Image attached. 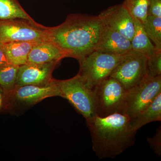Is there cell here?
I'll return each instance as SVG.
<instances>
[{
    "label": "cell",
    "mask_w": 161,
    "mask_h": 161,
    "mask_svg": "<svg viewBox=\"0 0 161 161\" xmlns=\"http://www.w3.org/2000/svg\"><path fill=\"white\" fill-rule=\"evenodd\" d=\"M104 25L97 16L73 14L60 25L48 27L47 40L79 61L95 51Z\"/></svg>",
    "instance_id": "cell-1"
},
{
    "label": "cell",
    "mask_w": 161,
    "mask_h": 161,
    "mask_svg": "<svg viewBox=\"0 0 161 161\" xmlns=\"http://www.w3.org/2000/svg\"><path fill=\"white\" fill-rule=\"evenodd\" d=\"M86 122L92 148L99 159L114 158L135 143L136 132L132 130L130 118L125 114L96 115Z\"/></svg>",
    "instance_id": "cell-2"
},
{
    "label": "cell",
    "mask_w": 161,
    "mask_h": 161,
    "mask_svg": "<svg viewBox=\"0 0 161 161\" xmlns=\"http://www.w3.org/2000/svg\"><path fill=\"white\" fill-rule=\"evenodd\" d=\"M56 96L60 97V92L58 80L53 78L44 84L15 87L6 94L5 108L19 115L41 101Z\"/></svg>",
    "instance_id": "cell-3"
},
{
    "label": "cell",
    "mask_w": 161,
    "mask_h": 161,
    "mask_svg": "<svg viewBox=\"0 0 161 161\" xmlns=\"http://www.w3.org/2000/svg\"><path fill=\"white\" fill-rule=\"evenodd\" d=\"M58 82L60 97L67 100L86 121L97 115L94 90L86 86L80 75Z\"/></svg>",
    "instance_id": "cell-4"
},
{
    "label": "cell",
    "mask_w": 161,
    "mask_h": 161,
    "mask_svg": "<svg viewBox=\"0 0 161 161\" xmlns=\"http://www.w3.org/2000/svg\"><path fill=\"white\" fill-rule=\"evenodd\" d=\"M125 56L94 51L79 60L80 69L78 75L82 78L86 86L93 90L110 77Z\"/></svg>",
    "instance_id": "cell-5"
},
{
    "label": "cell",
    "mask_w": 161,
    "mask_h": 161,
    "mask_svg": "<svg viewBox=\"0 0 161 161\" xmlns=\"http://www.w3.org/2000/svg\"><path fill=\"white\" fill-rule=\"evenodd\" d=\"M93 90L98 116L103 117L115 113L124 114L127 91L118 80L109 77Z\"/></svg>",
    "instance_id": "cell-6"
},
{
    "label": "cell",
    "mask_w": 161,
    "mask_h": 161,
    "mask_svg": "<svg viewBox=\"0 0 161 161\" xmlns=\"http://www.w3.org/2000/svg\"><path fill=\"white\" fill-rule=\"evenodd\" d=\"M48 27L36 21L24 19L0 21V44L18 41L39 42L47 40Z\"/></svg>",
    "instance_id": "cell-7"
},
{
    "label": "cell",
    "mask_w": 161,
    "mask_h": 161,
    "mask_svg": "<svg viewBox=\"0 0 161 161\" xmlns=\"http://www.w3.org/2000/svg\"><path fill=\"white\" fill-rule=\"evenodd\" d=\"M161 93V76L146 75L137 85L127 91L124 114L133 118L145 109Z\"/></svg>",
    "instance_id": "cell-8"
},
{
    "label": "cell",
    "mask_w": 161,
    "mask_h": 161,
    "mask_svg": "<svg viewBox=\"0 0 161 161\" xmlns=\"http://www.w3.org/2000/svg\"><path fill=\"white\" fill-rule=\"evenodd\" d=\"M147 57L134 51L126 55L110 77L118 80L127 91L131 89L147 75Z\"/></svg>",
    "instance_id": "cell-9"
},
{
    "label": "cell",
    "mask_w": 161,
    "mask_h": 161,
    "mask_svg": "<svg viewBox=\"0 0 161 161\" xmlns=\"http://www.w3.org/2000/svg\"><path fill=\"white\" fill-rule=\"evenodd\" d=\"M104 26L118 32L131 41L135 32V21L122 3L110 6L98 15Z\"/></svg>",
    "instance_id": "cell-10"
},
{
    "label": "cell",
    "mask_w": 161,
    "mask_h": 161,
    "mask_svg": "<svg viewBox=\"0 0 161 161\" xmlns=\"http://www.w3.org/2000/svg\"><path fill=\"white\" fill-rule=\"evenodd\" d=\"M60 60L40 64H26L18 71L16 87L44 84L51 80L52 74Z\"/></svg>",
    "instance_id": "cell-11"
},
{
    "label": "cell",
    "mask_w": 161,
    "mask_h": 161,
    "mask_svg": "<svg viewBox=\"0 0 161 161\" xmlns=\"http://www.w3.org/2000/svg\"><path fill=\"white\" fill-rule=\"evenodd\" d=\"M95 50L117 55L132 51L131 41L118 32L104 25Z\"/></svg>",
    "instance_id": "cell-12"
},
{
    "label": "cell",
    "mask_w": 161,
    "mask_h": 161,
    "mask_svg": "<svg viewBox=\"0 0 161 161\" xmlns=\"http://www.w3.org/2000/svg\"><path fill=\"white\" fill-rule=\"evenodd\" d=\"M66 55L58 46L49 40L37 42L30 52L26 64H40L60 60Z\"/></svg>",
    "instance_id": "cell-13"
},
{
    "label": "cell",
    "mask_w": 161,
    "mask_h": 161,
    "mask_svg": "<svg viewBox=\"0 0 161 161\" xmlns=\"http://www.w3.org/2000/svg\"><path fill=\"white\" fill-rule=\"evenodd\" d=\"M130 119L131 128L135 132L147 124L154 121H161V93L145 109Z\"/></svg>",
    "instance_id": "cell-14"
},
{
    "label": "cell",
    "mask_w": 161,
    "mask_h": 161,
    "mask_svg": "<svg viewBox=\"0 0 161 161\" xmlns=\"http://www.w3.org/2000/svg\"><path fill=\"white\" fill-rule=\"evenodd\" d=\"M37 42L18 41L2 44L9 63L21 66L26 64L30 52Z\"/></svg>",
    "instance_id": "cell-15"
},
{
    "label": "cell",
    "mask_w": 161,
    "mask_h": 161,
    "mask_svg": "<svg viewBox=\"0 0 161 161\" xmlns=\"http://www.w3.org/2000/svg\"><path fill=\"white\" fill-rule=\"evenodd\" d=\"M134 19L135 32L131 41L132 51L148 58L153 54L157 49L147 36L142 24L138 20Z\"/></svg>",
    "instance_id": "cell-16"
},
{
    "label": "cell",
    "mask_w": 161,
    "mask_h": 161,
    "mask_svg": "<svg viewBox=\"0 0 161 161\" xmlns=\"http://www.w3.org/2000/svg\"><path fill=\"white\" fill-rule=\"evenodd\" d=\"M19 19L35 21L23 9L19 0H0V21Z\"/></svg>",
    "instance_id": "cell-17"
},
{
    "label": "cell",
    "mask_w": 161,
    "mask_h": 161,
    "mask_svg": "<svg viewBox=\"0 0 161 161\" xmlns=\"http://www.w3.org/2000/svg\"><path fill=\"white\" fill-rule=\"evenodd\" d=\"M142 25L156 48L161 50V17L147 15Z\"/></svg>",
    "instance_id": "cell-18"
},
{
    "label": "cell",
    "mask_w": 161,
    "mask_h": 161,
    "mask_svg": "<svg viewBox=\"0 0 161 161\" xmlns=\"http://www.w3.org/2000/svg\"><path fill=\"white\" fill-rule=\"evenodd\" d=\"M19 66L9 64L0 67V86L6 94L15 87Z\"/></svg>",
    "instance_id": "cell-19"
},
{
    "label": "cell",
    "mask_w": 161,
    "mask_h": 161,
    "mask_svg": "<svg viewBox=\"0 0 161 161\" xmlns=\"http://www.w3.org/2000/svg\"><path fill=\"white\" fill-rule=\"evenodd\" d=\"M122 4L133 19L144 23L148 15L149 0H125Z\"/></svg>",
    "instance_id": "cell-20"
},
{
    "label": "cell",
    "mask_w": 161,
    "mask_h": 161,
    "mask_svg": "<svg viewBox=\"0 0 161 161\" xmlns=\"http://www.w3.org/2000/svg\"><path fill=\"white\" fill-rule=\"evenodd\" d=\"M147 75L151 77L161 76L160 50H157L153 54L147 58Z\"/></svg>",
    "instance_id": "cell-21"
},
{
    "label": "cell",
    "mask_w": 161,
    "mask_h": 161,
    "mask_svg": "<svg viewBox=\"0 0 161 161\" xmlns=\"http://www.w3.org/2000/svg\"><path fill=\"white\" fill-rule=\"evenodd\" d=\"M150 147L158 156L161 154V127L157 130L154 136L147 139Z\"/></svg>",
    "instance_id": "cell-22"
},
{
    "label": "cell",
    "mask_w": 161,
    "mask_h": 161,
    "mask_svg": "<svg viewBox=\"0 0 161 161\" xmlns=\"http://www.w3.org/2000/svg\"><path fill=\"white\" fill-rule=\"evenodd\" d=\"M148 15L161 17V0H149Z\"/></svg>",
    "instance_id": "cell-23"
},
{
    "label": "cell",
    "mask_w": 161,
    "mask_h": 161,
    "mask_svg": "<svg viewBox=\"0 0 161 161\" xmlns=\"http://www.w3.org/2000/svg\"><path fill=\"white\" fill-rule=\"evenodd\" d=\"M9 63L6 53L3 49L2 44H0V67L4 66Z\"/></svg>",
    "instance_id": "cell-24"
},
{
    "label": "cell",
    "mask_w": 161,
    "mask_h": 161,
    "mask_svg": "<svg viewBox=\"0 0 161 161\" xmlns=\"http://www.w3.org/2000/svg\"><path fill=\"white\" fill-rule=\"evenodd\" d=\"M6 104V93L3 89L0 86V111L5 108Z\"/></svg>",
    "instance_id": "cell-25"
}]
</instances>
